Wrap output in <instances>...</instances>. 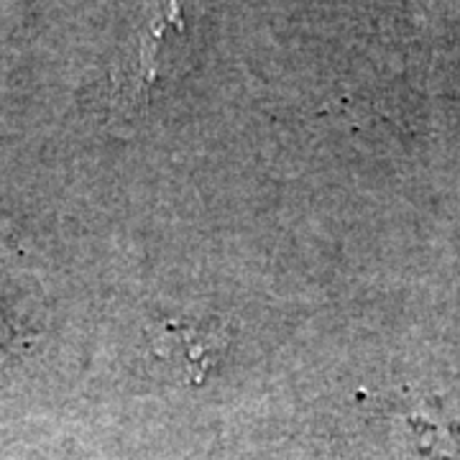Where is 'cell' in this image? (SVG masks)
<instances>
[{
  "label": "cell",
  "instance_id": "7a4b0ae2",
  "mask_svg": "<svg viewBox=\"0 0 460 460\" xmlns=\"http://www.w3.org/2000/svg\"><path fill=\"white\" fill-rule=\"evenodd\" d=\"M180 31L181 16L177 0H162L144 21L136 33V47H131L123 66L118 69V93L131 102H146L151 87L159 75V51L164 47V36L169 31Z\"/></svg>",
  "mask_w": 460,
  "mask_h": 460
},
{
  "label": "cell",
  "instance_id": "6da1fadb",
  "mask_svg": "<svg viewBox=\"0 0 460 460\" xmlns=\"http://www.w3.org/2000/svg\"><path fill=\"white\" fill-rule=\"evenodd\" d=\"M230 345V330L220 320H192L177 317L162 323L151 350L159 361L169 366V371L181 381L199 386L208 376H213L223 363Z\"/></svg>",
  "mask_w": 460,
  "mask_h": 460
}]
</instances>
